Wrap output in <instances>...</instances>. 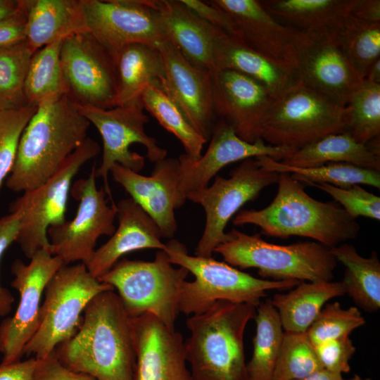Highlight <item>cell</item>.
<instances>
[{"instance_id": "1", "label": "cell", "mask_w": 380, "mask_h": 380, "mask_svg": "<svg viewBox=\"0 0 380 380\" xmlns=\"http://www.w3.org/2000/svg\"><path fill=\"white\" fill-rule=\"evenodd\" d=\"M131 318L114 290L101 292L86 306L76 334L53 353L68 369L97 380H134Z\"/></svg>"}, {"instance_id": "2", "label": "cell", "mask_w": 380, "mask_h": 380, "mask_svg": "<svg viewBox=\"0 0 380 380\" xmlns=\"http://www.w3.org/2000/svg\"><path fill=\"white\" fill-rule=\"evenodd\" d=\"M277 192L260 210H241L232 218L236 226L254 224L268 236L311 239L331 248L357 238L360 226L335 201L311 197L304 184L289 173H279Z\"/></svg>"}, {"instance_id": "3", "label": "cell", "mask_w": 380, "mask_h": 380, "mask_svg": "<svg viewBox=\"0 0 380 380\" xmlns=\"http://www.w3.org/2000/svg\"><path fill=\"white\" fill-rule=\"evenodd\" d=\"M89 126L67 94L40 103L21 135L6 187L24 192L42 184L88 137Z\"/></svg>"}, {"instance_id": "4", "label": "cell", "mask_w": 380, "mask_h": 380, "mask_svg": "<svg viewBox=\"0 0 380 380\" xmlns=\"http://www.w3.org/2000/svg\"><path fill=\"white\" fill-rule=\"evenodd\" d=\"M255 314L253 305L219 300L187 318L184 348L194 380H249L243 336Z\"/></svg>"}, {"instance_id": "5", "label": "cell", "mask_w": 380, "mask_h": 380, "mask_svg": "<svg viewBox=\"0 0 380 380\" xmlns=\"http://www.w3.org/2000/svg\"><path fill=\"white\" fill-rule=\"evenodd\" d=\"M165 246L170 262L195 277L193 281H185L180 292L179 310L187 315L201 314L219 300L257 307L267 291L294 288L300 282L259 279L213 257L190 255L185 245L175 239Z\"/></svg>"}, {"instance_id": "6", "label": "cell", "mask_w": 380, "mask_h": 380, "mask_svg": "<svg viewBox=\"0 0 380 380\" xmlns=\"http://www.w3.org/2000/svg\"><path fill=\"white\" fill-rule=\"evenodd\" d=\"M215 253L233 267L255 268L262 277L274 280L331 281L338 262L330 248L315 241L278 245L267 242L260 234L235 229L226 233Z\"/></svg>"}, {"instance_id": "7", "label": "cell", "mask_w": 380, "mask_h": 380, "mask_svg": "<svg viewBox=\"0 0 380 380\" xmlns=\"http://www.w3.org/2000/svg\"><path fill=\"white\" fill-rule=\"evenodd\" d=\"M188 274L182 267H174L166 252L159 250L153 261L118 260L98 279L117 290L130 317L148 312L175 330L180 292Z\"/></svg>"}, {"instance_id": "8", "label": "cell", "mask_w": 380, "mask_h": 380, "mask_svg": "<svg viewBox=\"0 0 380 380\" xmlns=\"http://www.w3.org/2000/svg\"><path fill=\"white\" fill-rule=\"evenodd\" d=\"M346 106L301 80L277 97L263 125L267 144L300 148L324 137L347 131Z\"/></svg>"}, {"instance_id": "9", "label": "cell", "mask_w": 380, "mask_h": 380, "mask_svg": "<svg viewBox=\"0 0 380 380\" xmlns=\"http://www.w3.org/2000/svg\"><path fill=\"white\" fill-rule=\"evenodd\" d=\"M108 290L115 289L94 277L84 263L63 265L45 287L39 325L25 346L23 355L43 359L52 353L78 331L89 302Z\"/></svg>"}, {"instance_id": "10", "label": "cell", "mask_w": 380, "mask_h": 380, "mask_svg": "<svg viewBox=\"0 0 380 380\" xmlns=\"http://www.w3.org/2000/svg\"><path fill=\"white\" fill-rule=\"evenodd\" d=\"M99 144L87 137L42 184L23 192L10 205V212L20 213L16 242L29 259L38 251H51L47 231L65 220L72 182L80 168L100 152Z\"/></svg>"}, {"instance_id": "11", "label": "cell", "mask_w": 380, "mask_h": 380, "mask_svg": "<svg viewBox=\"0 0 380 380\" xmlns=\"http://www.w3.org/2000/svg\"><path fill=\"white\" fill-rule=\"evenodd\" d=\"M279 175L262 167L255 158H248L232 170L229 177L217 175L210 186L189 193L186 200L201 205L205 214L204 230L195 255L212 257L226 238L224 229L229 220L265 188L277 183Z\"/></svg>"}, {"instance_id": "12", "label": "cell", "mask_w": 380, "mask_h": 380, "mask_svg": "<svg viewBox=\"0 0 380 380\" xmlns=\"http://www.w3.org/2000/svg\"><path fill=\"white\" fill-rule=\"evenodd\" d=\"M77 107L101 136L102 160L99 167L96 169V176L102 177L108 198L112 204H115L108 182L112 166L118 163L137 172L144 167V157L131 151L130 146L143 145L146 149V156L153 163L166 158L167 151L158 146L155 138L146 133L144 126L149 119L144 113L141 101L110 109L87 105H77Z\"/></svg>"}, {"instance_id": "13", "label": "cell", "mask_w": 380, "mask_h": 380, "mask_svg": "<svg viewBox=\"0 0 380 380\" xmlns=\"http://www.w3.org/2000/svg\"><path fill=\"white\" fill-rule=\"evenodd\" d=\"M96 169L93 165L87 177L72 185L70 194L79 203L74 218L51 226L47 231L51 251L64 265L86 264L96 250L99 238L112 236L115 231L116 204L109 205L104 188H97Z\"/></svg>"}, {"instance_id": "14", "label": "cell", "mask_w": 380, "mask_h": 380, "mask_svg": "<svg viewBox=\"0 0 380 380\" xmlns=\"http://www.w3.org/2000/svg\"><path fill=\"white\" fill-rule=\"evenodd\" d=\"M60 57L67 95L75 104L116 106L115 59L91 34L84 31L63 39Z\"/></svg>"}, {"instance_id": "15", "label": "cell", "mask_w": 380, "mask_h": 380, "mask_svg": "<svg viewBox=\"0 0 380 380\" xmlns=\"http://www.w3.org/2000/svg\"><path fill=\"white\" fill-rule=\"evenodd\" d=\"M61 259L48 249L36 252L29 263L17 259L11 265V286L20 300L13 316L0 324L2 365L20 360L26 344L36 333L40 319L42 294L47 283L63 265Z\"/></svg>"}, {"instance_id": "16", "label": "cell", "mask_w": 380, "mask_h": 380, "mask_svg": "<svg viewBox=\"0 0 380 380\" xmlns=\"http://www.w3.org/2000/svg\"><path fill=\"white\" fill-rule=\"evenodd\" d=\"M82 8L87 31L113 56L129 44L167 39L155 0H82Z\"/></svg>"}, {"instance_id": "17", "label": "cell", "mask_w": 380, "mask_h": 380, "mask_svg": "<svg viewBox=\"0 0 380 380\" xmlns=\"http://www.w3.org/2000/svg\"><path fill=\"white\" fill-rule=\"evenodd\" d=\"M210 139L206 151L198 159L193 160L185 153L178 158V194L182 205L189 193L208 186L212 178L229 164L262 156L281 161L295 151L268 144L262 139L248 143L239 137L230 125L220 119L213 127Z\"/></svg>"}, {"instance_id": "18", "label": "cell", "mask_w": 380, "mask_h": 380, "mask_svg": "<svg viewBox=\"0 0 380 380\" xmlns=\"http://www.w3.org/2000/svg\"><path fill=\"white\" fill-rule=\"evenodd\" d=\"M215 115L230 125L241 139H261L263 125L275 100L273 94L254 79L230 69L212 73Z\"/></svg>"}, {"instance_id": "19", "label": "cell", "mask_w": 380, "mask_h": 380, "mask_svg": "<svg viewBox=\"0 0 380 380\" xmlns=\"http://www.w3.org/2000/svg\"><path fill=\"white\" fill-rule=\"evenodd\" d=\"M234 28V36L272 61L297 71L303 32L271 15L258 0H213Z\"/></svg>"}, {"instance_id": "20", "label": "cell", "mask_w": 380, "mask_h": 380, "mask_svg": "<svg viewBox=\"0 0 380 380\" xmlns=\"http://www.w3.org/2000/svg\"><path fill=\"white\" fill-rule=\"evenodd\" d=\"M337 32H303L297 72L303 82L346 106L363 79L346 57Z\"/></svg>"}, {"instance_id": "21", "label": "cell", "mask_w": 380, "mask_h": 380, "mask_svg": "<svg viewBox=\"0 0 380 380\" xmlns=\"http://www.w3.org/2000/svg\"><path fill=\"white\" fill-rule=\"evenodd\" d=\"M164 63L161 89L177 105L192 127L207 141L215 124L212 73L191 63L165 39L158 46Z\"/></svg>"}, {"instance_id": "22", "label": "cell", "mask_w": 380, "mask_h": 380, "mask_svg": "<svg viewBox=\"0 0 380 380\" xmlns=\"http://www.w3.org/2000/svg\"><path fill=\"white\" fill-rule=\"evenodd\" d=\"M136 353L134 380H194L182 334L146 312L131 318Z\"/></svg>"}, {"instance_id": "23", "label": "cell", "mask_w": 380, "mask_h": 380, "mask_svg": "<svg viewBox=\"0 0 380 380\" xmlns=\"http://www.w3.org/2000/svg\"><path fill=\"white\" fill-rule=\"evenodd\" d=\"M110 172L130 197L158 226L163 238L172 239L177 229L175 210L182 206L178 194V158L155 163L150 176L114 164Z\"/></svg>"}, {"instance_id": "24", "label": "cell", "mask_w": 380, "mask_h": 380, "mask_svg": "<svg viewBox=\"0 0 380 380\" xmlns=\"http://www.w3.org/2000/svg\"><path fill=\"white\" fill-rule=\"evenodd\" d=\"M116 209L118 228L85 264L96 278L106 273L126 253L145 248H166L158 226L131 198L120 200Z\"/></svg>"}, {"instance_id": "25", "label": "cell", "mask_w": 380, "mask_h": 380, "mask_svg": "<svg viewBox=\"0 0 380 380\" xmlns=\"http://www.w3.org/2000/svg\"><path fill=\"white\" fill-rule=\"evenodd\" d=\"M166 39L194 65L213 73L218 41L224 32L198 17L180 0H155Z\"/></svg>"}, {"instance_id": "26", "label": "cell", "mask_w": 380, "mask_h": 380, "mask_svg": "<svg viewBox=\"0 0 380 380\" xmlns=\"http://www.w3.org/2000/svg\"><path fill=\"white\" fill-rule=\"evenodd\" d=\"M25 42L34 53L55 41L87 31L82 0H20Z\"/></svg>"}, {"instance_id": "27", "label": "cell", "mask_w": 380, "mask_h": 380, "mask_svg": "<svg viewBox=\"0 0 380 380\" xmlns=\"http://www.w3.org/2000/svg\"><path fill=\"white\" fill-rule=\"evenodd\" d=\"M221 69L236 70L254 79L275 98L300 80L297 71L272 61L225 32L218 41L215 53V71Z\"/></svg>"}, {"instance_id": "28", "label": "cell", "mask_w": 380, "mask_h": 380, "mask_svg": "<svg viewBox=\"0 0 380 380\" xmlns=\"http://www.w3.org/2000/svg\"><path fill=\"white\" fill-rule=\"evenodd\" d=\"M280 162L295 167L348 163L380 172L379 137L364 144L347 131L329 134L295 150Z\"/></svg>"}, {"instance_id": "29", "label": "cell", "mask_w": 380, "mask_h": 380, "mask_svg": "<svg viewBox=\"0 0 380 380\" xmlns=\"http://www.w3.org/2000/svg\"><path fill=\"white\" fill-rule=\"evenodd\" d=\"M358 0H265L263 7L283 24L305 33L337 32Z\"/></svg>"}, {"instance_id": "30", "label": "cell", "mask_w": 380, "mask_h": 380, "mask_svg": "<svg viewBox=\"0 0 380 380\" xmlns=\"http://www.w3.org/2000/svg\"><path fill=\"white\" fill-rule=\"evenodd\" d=\"M118 73L116 106L139 101L149 85L161 89L165 81V66L158 47L132 44L115 55Z\"/></svg>"}, {"instance_id": "31", "label": "cell", "mask_w": 380, "mask_h": 380, "mask_svg": "<svg viewBox=\"0 0 380 380\" xmlns=\"http://www.w3.org/2000/svg\"><path fill=\"white\" fill-rule=\"evenodd\" d=\"M346 294L341 281H300L287 293L271 299L284 331L305 333L330 299Z\"/></svg>"}, {"instance_id": "32", "label": "cell", "mask_w": 380, "mask_h": 380, "mask_svg": "<svg viewBox=\"0 0 380 380\" xmlns=\"http://www.w3.org/2000/svg\"><path fill=\"white\" fill-rule=\"evenodd\" d=\"M337 262L346 267L341 282L345 293L365 311L380 308V262L376 251L363 257L351 244L343 243L330 248Z\"/></svg>"}, {"instance_id": "33", "label": "cell", "mask_w": 380, "mask_h": 380, "mask_svg": "<svg viewBox=\"0 0 380 380\" xmlns=\"http://www.w3.org/2000/svg\"><path fill=\"white\" fill-rule=\"evenodd\" d=\"M253 350L246 363L249 380H272L282 342L284 329L271 299L266 298L256 307Z\"/></svg>"}, {"instance_id": "34", "label": "cell", "mask_w": 380, "mask_h": 380, "mask_svg": "<svg viewBox=\"0 0 380 380\" xmlns=\"http://www.w3.org/2000/svg\"><path fill=\"white\" fill-rule=\"evenodd\" d=\"M62 42L55 41L32 54L23 87L27 106L37 107L52 97L67 94L60 57Z\"/></svg>"}, {"instance_id": "35", "label": "cell", "mask_w": 380, "mask_h": 380, "mask_svg": "<svg viewBox=\"0 0 380 380\" xmlns=\"http://www.w3.org/2000/svg\"><path fill=\"white\" fill-rule=\"evenodd\" d=\"M265 169L277 173H289L303 184L326 183L347 188L352 185H368L380 188V172L348 163H328L311 167L286 165L269 156L255 158Z\"/></svg>"}, {"instance_id": "36", "label": "cell", "mask_w": 380, "mask_h": 380, "mask_svg": "<svg viewBox=\"0 0 380 380\" xmlns=\"http://www.w3.org/2000/svg\"><path fill=\"white\" fill-rule=\"evenodd\" d=\"M144 107L167 131L182 144L185 153L191 159L201 156L208 141L192 127L175 102L160 88L149 85L140 97Z\"/></svg>"}, {"instance_id": "37", "label": "cell", "mask_w": 380, "mask_h": 380, "mask_svg": "<svg viewBox=\"0 0 380 380\" xmlns=\"http://www.w3.org/2000/svg\"><path fill=\"white\" fill-rule=\"evenodd\" d=\"M348 61L363 79L380 58V23H370L350 15L337 32Z\"/></svg>"}, {"instance_id": "38", "label": "cell", "mask_w": 380, "mask_h": 380, "mask_svg": "<svg viewBox=\"0 0 380 380\" xmlns=\"http://www.w3.org/2000/svg\"><path fill=\"white\" fill-rule=\"evenodd\" d=\"M348 132L355 141L367 144L380 136V84L363 80L346 104Z\"/></svg>"}, {"instance_id": "39", "label": "cell", "mask_w": 380, "mask_h": 380, "mask_svg": "<svg viewBox=\"0 0 380 380\" xmlns=\"http://www.w3.org/2000/svg\"><path fill=\"white\" fill-rule=\"evenodd\" d=\"M32 54L25 41L0 48V110L27 106L23 87Z\"/></svg>"}, {"instance_id": "40", "label": "cell", "mask_w": 380, "mask_h": 380, "mask_svg": "<svg viewBox=\"0 0 380 380\" xmlns=\"http://www.w3.org/2000/svg\"><path fill=\"white\" fill-rule=\"evenodd\" d=\"M322 369L306 332L284 331L272 380H299Z\"/></svg>"}, {"instance_id": "41", "label": "cell", "mask_w": 380, "mask_h": 380, "mask_svg": "<svg viewBox=\"0 0 380 380\" xmlns=\"http://www.w3.org/2000/svg\"><path fill=\"white\" fill-rule=\"evenodd\" d=\"M365 324V319L355 306L343 308L338 302L325 304L306 331L313 346L348 336Z\"/></svg>"}, {"instance_id": "42", "label": "cell", "mask_w": 380, "mask_h": 380, "mask_svg": "<svg viewBox=\"0 0 380 380\" xmlns=\"http://www.w3.org/2000/svg\"><path fill=\"white\" fill-rule=\"evenodd\" d=\"M37 107L0 110V189L15 164L21 135Z\"/></svg>"}, {"instance_id": "43", "label": "cell", "mask_w": 380, "mask_h": 380, "mask_svg": "<svg viewBox=\"0 0 380 380\" xmlns=\"http://www.w3.org/2000/svg\"><path fill=\"white\" fill-rule=\"evenodd\" d=\"M331 196L334 201L353 219L365 217L375 220H380V198L360 185L355 184L347 188L335 186L326 183H311Z\"/></svg>"}, {"instance_id": "44", "label": "cell", "mask_w": 380, "mask_h": 380, "mask_svg": "<svg viewBox=\"0 0 380 380\" xmlns=\"http://www.w3.org/2000/svg\"><path fill=\"white\" fill-rule=\"evenodd\" d=\"M314 347L323 369L341 375L350 372V360L356 348L349 336L329 340Z\"/></svg>"}, {"instance_id": "45", "label": "cell", "mask_w": 380, "mask_h": 380, "mask_svg": "<svg viewBox=\"0 0 380 380\" xmlns=\"http://www.w3.org/2000/svg\"><path fill=\"white\" fill-rule=\"evenodd\" d=\"M20 213L11 211L0 218V260L10 245L16 241L20 227ZM14 301L11 292L0 284V317L8 314Z\"/></svg>"}, {"instance_id": "46", "label": "cell", "mask_w": 380, "mask_h": 380, "mask_svg": "<svg viewBox=\"0 0 380 380\" xmlns=\"http://www.w3.org/2000/svg\"><path fill=\"white\" fill-rule=\"evenodd\" d=\"M34 380H97L94 377L71 371L61 364L52 353L37 359Z\"/></svg>"}, {"instance_id": "47", "label": "cell", "mask_w": 380, "mask_h": 380, "mask_svg": "<svg viewBox=\"0 0 380 380\" xmlns=\"http://www.w3.org/2000/svg\"><path fill=\"white\" fill-rule=\"evenodd\" d=\"M198 17L216 28L231 35H234V28L229 16L210 3L200 0H180Z\"/></svg>"}, {"instance_id": "48", "label": "cell", "mask_w": 380, "mask_h": 380, "mask_svg": "<svg viewBox=\"0 0 380 380\" xmlns=\"http://www.w3.org/2000/svg\"><path fill=\"white\" fill-rule=\"evenodd\" d=\"M25 17L21 6L11 16L0 20V48L25 41Z\"/></svg>"}, {"instance_id": "49", "label": "cell", "mask_w": 380, "mask_h": 380, "mask_svg": "<svg viewBox=\"0 0 380 380\" xmlns=\"http://www.w3.org/2000/svg\"><path fill=\"white\" fill-rule=\"evenodd\" d=\"M37 358L0 365V380H34Z\"/></svg>"}, {"instance_id": "50", "label": "cell", "mask_w": 380, "mask_h": 380, "mask_svg": "<svg viewBox=\"0 0 380 380\" xmlns=\"http://www.w3.org/2000/svg\"><path fill=\"white\" fill-rule=\"evenodd\" d=\"M350 15L367 22L380 23V1L358 0Z\"/></svg>"}, {"instance_id": "51", "label": "cell", "mask_w": 380, "mask_h": 380, "mask_svg": "<svg viewBox=\"0 0 380 380\" xmlns=\"http://www.w3.org/2000/svg\"><path fill=\"white\" fill-rule=\"evenodd\" d=\"M20 8V0H0V20L16 13Z\"/></svg>"}, {"instance_id": "52", "label": "cell", "mask_w": 380, "mask_h": 380, "mask_svg": "<svg viewBox=\"0 0 380 380\" xmlns=\"http://www.w3.org/2000/svg\"><path fill=\"white\" fill-rule=\"evenodd\" d=\"M342 379L343 376L340 374H335L325 369H322L299 380H342Z\"/></svg>"}, {"instance_id": "53", "label": "cell", "mask_w": 380, "mask_h": 380, "mask_svg": "<svg viewBox=\"0 0 380 380\" xmlns=\"http://www.w3.org/2000/svg\"><path fill=\"white\" fill-rule=\"evenodd\" d=\"M365 80L373 83L380 84V58L372 65Z\"/></svg>"}, {"instance_id": "54", "label": "cell", "mask_w": 380, "mask_h": 380, "mask_svg": "<svg viewBox=\"0 0 380 380\" xmlns=\"http://www.w3.org/2000/svg\"><path fill=\"white\" fill-rule=\"evenodd\" d=\"M342 380H372L370 378H363L357 374H354L351 378L345 379H342Z\"/></svg>"}]
</instances>
